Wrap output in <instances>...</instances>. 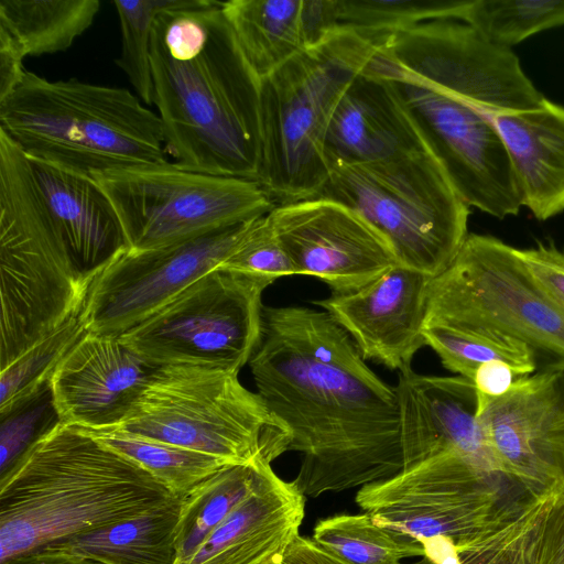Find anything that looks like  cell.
<instances>
[{"label": "cell", "mask_w": 564, "mask_h": 564, "mask_svg": "<svg viewBox=\"0 0 564 564\" xmlns=\"http://www.w3.org/2000/svg\"><path fill=\"white\" fill-rule=\"evenodd\" d=\"M269 410L288 427L289 452L301 455L291 481L304 496L364 487L408 468L393 386L313 360L262 318L248 362Z\"/></svg>", "instance_id": "cell-1"}, {"label": "cell", "mask_w": 564, "mask_h": 564, "mask_svg": "<svg viewBox=\"0 0 564 564\" xmlns=\"http://www.w3.org/2000/svg\"><path fill=\"white\" fill-rule=\"evenodd\" d=\"M221 7L223 1L177 0L156 17L153 104L177 166L257 181L261 82Z\"/></svg>", "instance_id": "cell-2"}, {"label": "cell", "mask_w": 564, "mask_h": 564, "mask_svg": "<svg viewBox=\"0 0 564 564\" xmlns=\"http://www.w3.org/2000/svg\"><path fill=\"white\" fill-rule=\"evenodd\" d=\"M180 498L87 430L61 422L0 476V563Z\"/></svg>", "instance_id": "cell-3"}, {"label": "cell", "mask_w": 564, "mask_h": 564, "mask_svg": "<svg viewBox=\"0 0 564 564\" xmlns=\"http://www.w3.org/2000/svg\"><path fill=\"white\" fill-rule=\"evenodd\" d=\"M0 130L28 156L89 176L166 162L159 115L126 88L25 70L0 100Z\"/></svg>", "instance_id": "cell-4"}, {"label": "cell", "mask_w": 564, "mask_h": 564, "mask_svg": "<svg viewBox=\"0 0 564 564\" xmlns=\"http://www.w3.org/2000/svg\"><path fill=\"white\" fill-rule=\"evenodd\" d=\"M373 41L337 30L261 80L258 182L276 205L318 197L329 176L334 111L375 57Z\"/></svg>", "instance_id": "cell-5"}, {"label": "cell", "mask_w": 564, "mask_h": 564, "mask_svg": "<svg viewBox=\"0 0 564 564\" xmlns=\"http://www.w3.org/2000/svg\"><path fill=\"white\" fill-rule=\"evenodd\" d=\"M0 369L84 305L76 271L24 152L0 130Z\"/></svg>", "instance_id": "cell-6"}, {"label": "cell", "mask_w": 564, "mask_h": 564, "mask_svg": "<svg viewBox=\"0 0 564 564\" xmlns=\"http://www.w3.org/2000/svg\"><path fill=\"white\" fill-rule=\"evenodd\" d=\"M238 373L159 367L119 427L231 465L272 463L289 452L290 432L257 392L240 383Z\"/></svg>", "instance_id": "cell-7"}, {"label": "cell", "mask_w": 564, "mask_h": 564, "mask_svg": "<svg viewBox=\"0 0 564 564\" xmlns=\"http://www.w3.org/2000/svg\"><path fill=\"white\" fill-rule=\"evenodd\" d=\"M318 197L339 202L373 226L399 264L437 276L468 234L469 206L427 151L330 167Z\"/></svg>", "instance_id": "cell-8"}, {"label": "cell", "mask_w": 564, "mask_h": 564, "mask_svg": "<svg viewBox=\"0 0 564 564\" xmlns=\"http://www.w3.org/2000/svg\"><path fill=\"white\" fill-rule=\"evenodd\" d=\"M425 325L491 329L524 343L545 365L564 362V310L520 249L491 236L469 234L448 268L431 279Z\"/></svg>", "instance_id": "cell-9"}, {"label": "cell", "mask_w": 564, "mask_h": 564, "mask_svg": "<svg viewBox=\"0 0 564 564\" xmlns=\"http://www.w3.org/2000/svg\"><path fill=\"white\" fill-rule=\"evenodd\" d=\"M90 176L111 202L133 251L243 224L276 206L258 181L194 172L167 161Z\"/></svg>", "instance_id": "cell-10"}, {"label": "cell", "mask_w": 564, "mask_h": 564, "mask_svg": "<svg viewBox=\"0 0 564 564\" xmlns=\"http://www.w3.org/2000/svg\"><path fill=\"white\" fill-rule=\"evenodd\" d=\"M271 284L216 268L119 337L156 368L202 366L239 372L259 343L262 294Z\"/></svg>", "instance_id": "cell-11"}, {"label": "cell", "mask_w": 564, "mask_h": 564, "mask_svg": "<svg viewBox=\"0 0 564 564\" xmlns=\"http://www.w3.org/2000/svg\"><path fill=\"white\" fill-rule=\"evenodd\" d=\"M517 485L449 449L361 487L356 502L379 527L420 542L437 536L459 542L514 514L534 496L510 499L506 489Z\"/></svg>", "instance_id": "cell-12"}, {"label": "cell", "mask_w": 564, "mask_h": 564, "mask_svg": "<svg viewBox=\"0 0 564 564\" xmlns=\"http://www.w3.org/2000/svg\"><path fill=\"white\" fill-rule=\"evenodd\" d=\"M373 43L375 67L446 91L484 110H530L545 98L511 48L491 43L460 19L424 22Z\"/></svg>", "instance_id": "cell-13"}, {"label": "cell", "mask_w": 564, "mask_h": 564, "mask_svg": "<svg viewBox=\"0 0 564 564\" xmlns=\"http://www.w3.org/2000/svg\"><path fill=\"white\" fill-rule=\"evenodd\" d=\"M369 68L391 83L425 149L469 207L500 219L519 214L523 199L510 155L481 109L371 63Z\"/></svg>", "instance_id": "cell-14"}, {"label": "cell", "mask_w": 564, "mask_h": 564, "mask_svg": "<svg viewBox=\"0 0 564 564\" xmlns=\"http://www.w3.org/2000/svg\"><path fill=\"white\" fill-rule=\"evenodd\" d=\"M248 223L161 248L123 252L88 285L80 312L86 330L119 336L140 324L218 268Z\"/></svg>", "instance_id": "cell-15"}, {"label": "cell", "mask_w": 564, "mask_h": 564, "mask_svg": "<svg viewBox=\"0 0 564 564\" xmlns=\"http://www.w3.org/2000/svg\"><path fill=\"white\" fill-rule=\"evenodd\" d=\"M478 421L505 473L539 495L564 490V362L518 378L478 405Z\"/></svg>", "instance_id": "cell-16"}, {"label": "cell", "mask_w": 564, "mask_h": 564, "mask_svg": "<svg viewBox=\"0 0 564 564\" xmlns=\"http://www.w3.org/2000/svg\"><path fill=\"white\" fill-rule=\"evenodd\" d=\"M268 216L295 275L318 279L332 294L356 291L399 264L384 237L339 202L316 197L282 204Z\"/></svg>", "instance_id": "cell-17"}, {"label": "cell", "mask_w": 564, "mask_h": 564, "mask_svg": "<svg viewBox=\"0 0 564 564\" xmlns=\"http://www.w3.org/2000/svg\"><path fill=\"white\" fill-rule=\"evenodd\" d=\"M431 278L397 264L365 286L314 301L356 343L361 356L398 372L426 346L423 328Z\"/></svg>", "instance_id": "cell-18"}, {"label": "cell", "mask_w": 564, "mask_h": 564, "mask_svg": "<svg viewBox=\"0 0 564 564\" xmlns=\"http://www.w3.org/2000/svg\"><path fill=\"white\" fill-rule=\"evenodd\" d=\"M155 369L119 336L86 332L50 381L61 422L90 430L119 427Z\"/></svg>", "instance_id": "cell-19"}, {"label": "cell", "mask_w": 564, "mask_h": 564, "mask_svg": "<svg viewBox=\"0 0 564 564\" xmlns=\"http://www.w3.org/2000/svg\"><path fill=\"white\" fill-rule=\"evenodd\" d=\"M393 387L408 468L454 449L486 471L506 474L478 421V397L471 380L421 375L409 368L398 372Z\"/></svg>", "instance_id": "cell-20"}, {"label": "cell", "mask_w": 564, "mask_h": 564, "mask_svg": "<svg viewBox=\"0 0 564 564\" xmlns=\"http://www.w3.org/2000/svg\"><path fill=\"white\" fill-rule=\"evenodd\" d=\"M26 160L73 265L90 283L130 249L111 202L89 175L28 155Z\"/></svg>", "instance_id": "cell-21"}, {"label": "cell", "mask_w": 564, "mask_h": 564, "mask_svg": "<svg viewBox=\"0 0 564 564\" xmlns=\"http://www.w3.org/2000/svg\"><path fill=\"white\" fill-rule=\"evenodd\" d=\"M305 497L268 464L249 494L183 564H264L299 535Z\"/></svg>", "instance_id": "cell-22"}, {"label": "cell", "mask_w": 564, "mask_h": 564, "mask_svg": "<svg viewBox=\"0 0 564 564\" xmlns=\"http://www.w3.org/2000/svg\"><path fill=\"white\" fill-rule=\"evenodd\" d=\"M421 150L426 149L391 83L368 66L349 85L332 117L325 140L329 171Z\"/></svg>", "instance_id": "cell-23"}, {"label": "cell", "mask_w": 564, "mask_h": 564, "mask_svg": "<svg viewBox=\"0 0 564 564\" xmlns=\"http://www.w3.org/2000/svg\"><path fill=\"white\" fill-rule=\"evenodd\" d=\"M334 0H228L223 12L260 82L337 31Z\"/></svg>", "instance_id": "cell-24"}, {"label": "cell", "mask_w": 564, "mask_h": 564, "mask_svg": "<svg viewBox=\"0 0 564 564\" xmlns=\"http://www.w3.org/2000/svg\"><path fill=\"white\" fill-rule=\"evenodd\" d=\"M481 110L505 141L523 206L538 220L564 212V107L544 98L530 110Z\"/></svg>", "instance_id": "cell-25"}, {"label": "cell", "mask_w": 564, "mask_h": 564, "mask_svg": "<svg viewBox=\"0 0 564 564\" xmlns=\"http://www.w3.org/2000/svg\"><path fill=\"white\" fill-rule=\"evenodd\" d=\"M560 494L534 495L514 514L463 541L423 540L424 555L411 564H538L545 519Z\"/></svg>", "instance_id": "cell-26"}, {"label": "cell", "mask_w": 564, "mask_h": 564, "mask_svg": "<svg viewBox=\"0 0 564 564\" xmlns=\"http://www.w3.org/2000/svg\"><path fill=\"white\" fill-rule=\"evenodd\" d=\"M181 501L182 498L139 518L44 547L100 564H175V529Z\"/></svg>", "instance_id": "cell-27"}, {"label": "cell", "mask_w": 564, "mask_h": 564, "mask_svg": "<svg viewBox=\"0 0 564 564\" xmlns=\"http://www.w3.org/2000/svg\"><path fill=\"white\" fill-rule=\"evenodd\" d=\"M98 0H1L0 29L25 56L66 51L93 23Z\"/></svg>", "instance_id": "cell-28"}, {"label": "cell", "mask_w": 564, "mask_h": 564, "mask_svg": "<svg viewBox=\"0 0 564 564\" xmlns=\"http://www.w3.org/2000/svg\"><path fill=\"white\" fill-rule=\"evenodd\" d=\"M258 459L228 465L182 498L175 529V564H183L210 532L253 490L264 467Z\"/></svg>", "instance_id": "cell-29"}, {"label": "cell", "mask_w": 564, "mask_h": 564, "mask_svg": "<svg viewBox=\"0 0 564 564\" xmlns=\"http://www.w3.org/2000/svg\"><path fill=\"white\" fill-rule=\"evenodd\" d=\"M423 337L444 368L469 380L480 366L492 361L510 365L520 377L538 367V358L529 346L491 329L425 325Z\"/></svg>", "instance_id": "cell-30"}, {"label": "cell", "mask_w": 564, "mask_h": 564, "mask_svg": "<svg viewBox=\"0 0 564 564\" xmlns=\"http://www.w3.org/2000/svg\"><path fill=\"white\" fill-rule=\"evenodd\" d=\"M85 430L139 464L181 498L215 473L231 465L214 456L148 438L120 427Z\"/></svg>", "instance_id": "cell-31"}, {"label": "cell", "mask_w": 564, "mask_h": 564, "mask_svg": "<svg viewBox=\"0 0 564 564\" xmlns=\"http://www.w3.org/2000/svg\"><path fill=\"white\" fill-rule=\"evenodd\" d=\"M313 540L348 564H402L405 558L424 555L420 541L377 525L366 512L319 520Z\"/></svg>", "instance_id": "cell-32"}, {"label": "cell", "mask_w": 564, "mask_h": 564, "mask_svg": "<svg viewBox=\"0 0 564 564\" xmlns=\"http://www.w3.org/2000/svg\"><path fill=\"white\" fill-rule=\"evenodd\" d=\"M471 0H335L337 30L373 42L421 23L460 19Z\"/></svg>", "instance_id": "cell-33"}, {"label": "cell", "mask_w": 564, "mask_h": 564, "mask_svg": "<svg viewBox=\"0 0 564 564\" xmlns=\"http://www.w3.org/2000/svg\"><path fill=\"white\" fill-rule=\"evenodd\" d=\"M80 312L0 370V413L50 384L58 365L87 332Z\"/></svg>", "instance_id": "cell-34"}, {"label": "cell", "mask_w": 564, "mask_h": 564, "mask_svg": "<svg viewBox=\"0 0 564 564\" xmlns=\"http://www.w3.org/2000/svg\"><path fill=\"white\" fill-rule=\"evenodd\" d=\"M460 20L491 43L511 46L564 24V0H471Z\"/></svg>", "instance_id": "cell-35"}, {"label": "cell", "mask_w": 564, "mask_h": 564, "mask_svg": "<svg viewBox=\"0 0 564 564\" xmlns=\"http://www.w3.org/2000/svg\"><path fill=\"white\" fill-rule=\"evenodd\" d=\"M177 0H116L119 17L121 52L117 65L126 73L139 97L153 104L151 40L156 17Z\"/></svg>", "instance_id": "cell-36"}, {"label": "cell", "mask_w": 564, "mask_h": 564, "mask_svg": "<svg viewBox=\"0 0 564 564\" xmlns=\"http://www.w3.org/2000/svg\"><path fill=\"white\" fill-rule=\"evenodd\" d=\"M0 476L61 423L50 384L0 413Z\"/></svg>", "instance_id": "cell-37"}, {"label": "cell", "mask_w": 564, "mask_h": 564, "mask_svg": "<svg viewBox=\"0 0 564 564\" xmlns=\"http://www.w3.org/2000/svg\"><path fill=\"white\" fill-rule=\"evenodd\" d=\"M273 283L295 275L293 264L267 215L248 223L227 258L218 267Z\"/></svg>", "instance_id": "cell-38"}, {"label": "cell", "mask_w": 564, "mask_h": 564, "mask_svg": "<svg viewBox=\"0 0 564 564\" xmlns=\"http://www.w3.org/2000/svg\"><path fill=\"white\" fill-rule=\"evenodd\" d=\"M520 253L534 278L564 310V250L553 243H538Z\"/></svg>", "instance_id": "cell-39"}, {"label": "cell", "mask_w": 564, "mask_h": 564, "mask_svg": "<svg viewBox=\"0 0 564 564\" xmlns=\"http://www.w3.org/2000/svg\"><path fill=\"white\" fill-rule=\"evenodd\" d=\"M538 564H564V490L545 519Z\"/></svg>", "instance_id": "cell-40"}, {"label": "cell", "mask_w": 564, "mask_h": 564, "mask_svg": "<svg viewBox=\"0 0 564 564\" xmlns=\"http://www.w3.org/2000/svg\"><path fill=\"white\" fill-rule=\"evenodd\" d=\"M520 378L517 371L503 361H492L480 366L474 373L478 405L485 401L505 395Z\"/></svg>", "instance_id": "cell-41"}, {"label": "cell", "mask_w": 564, "mask_h": 564, "mask_svg": "<svg viewBox=\"0 0 564 564\" xmlns=\"http://www.w3.org/2000/svg\"><path fill=\"white\" fill-rule=\"evenodd\" d=\"M25 55L13 39L0 29V100L6 98L21 82L25 70Z\"/></svg>", "instance_id": "cell-42"}, {"label": "cell", "mask_w": 564, "mask_h": 564, "mask_svg": "<svg viewBox=\"0 0 564 564\" xmlns=\"http://www.w3.org/2000/svg\"><path fill=\"white\" fill-rule=\"evenodd\" d=\"M279 564H348L319 546L313 539L296 535L280 556Z\"/></svg>", "instance_id": "cell-43"}, {"label": "cell", "mask_w": 564, "mask_h": 564, "mask_svg": "<svg viewBox=\"0 0 564 564\" xmlns=\"http://www.w3.org/2000/svg\"><path fill=\"white\" fill-rule=\"evenodd\" d=\"M0 564H100L83 556L58 550L42 547L13 556Z\"/></svg>", "instance_id": "cell-44"}, {"label": "cell", "mask_w": 564, "mask_h": 564, "mask_svg": "<svg viewBox=\"0 0 564 564\" xmlns=\"http://www.w3.org/2000/svg\"><path fill=\"white\" fill-rule=\"evenodd\" d=\"M282 553H283V552H282ZM282 553H281V554H282ZM281 554L273 556L272 558H270V560H269L268 562H265L264 564H279V561H280V556H281Z\"/></svg>", "instance_id": "cell-45"}]
</instances>
